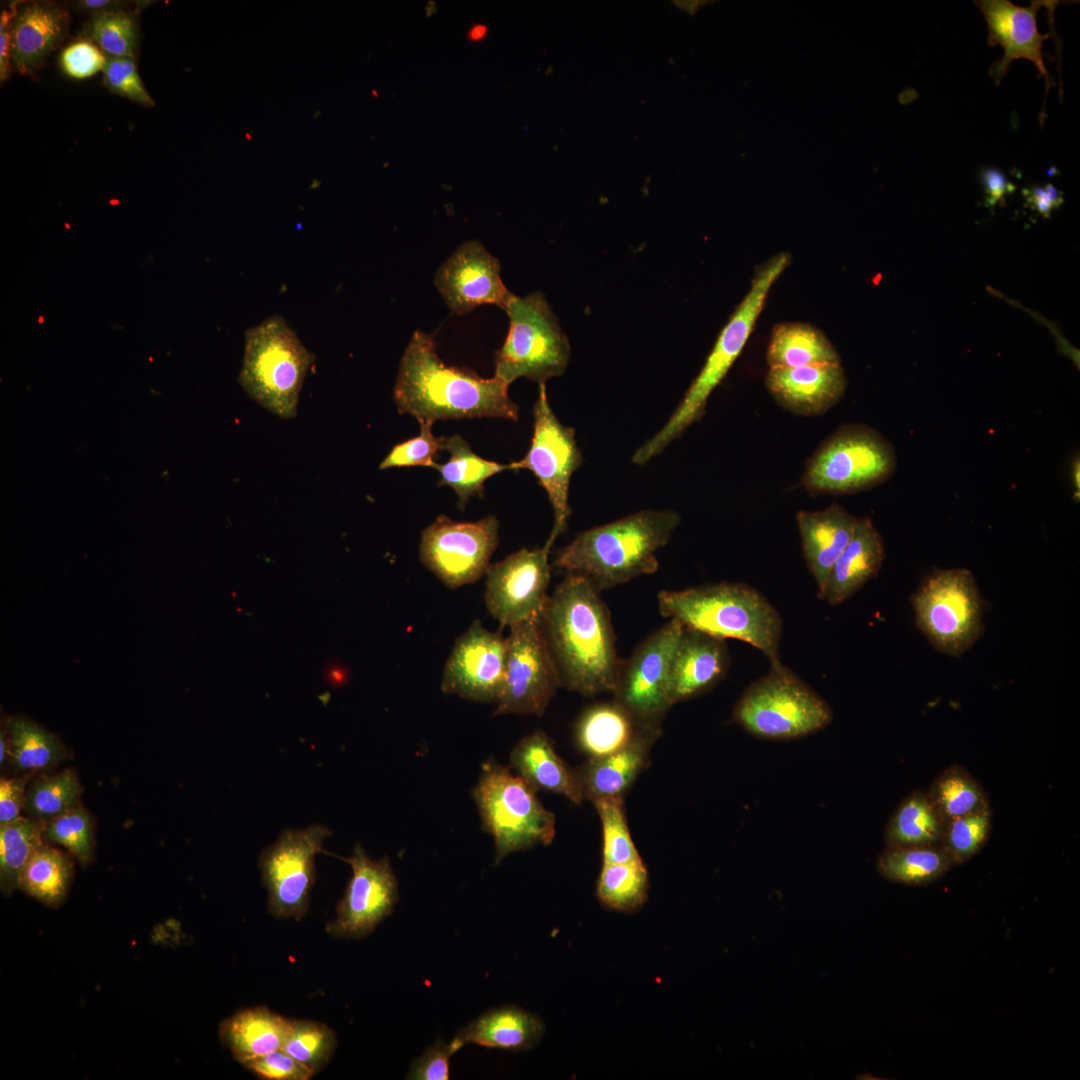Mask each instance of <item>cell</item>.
Wrapping results in <instances>:
<instances>
[{"mask_svg":"<svg viewBox=\"0 0 1080 1080\" xmlns=\"http://www.w3.org/2000/svg\"><path fill=\"white\" fill-rule=\"evenodd\" d=\"M540 625L562 687L583 695L613 692L621 659L595 586L567 574L549 595Z\"/></svg>","mask_w":1080,"mask_h":1080,"instance_id":"6da1fadb","label":"cell"},{"mask_svg":"<svg viewBox=\"0 0 1080 1080\" xmlns=\"http://www.w3.org/2000/svg\"><path fill=\"white\" fill-rule=\"evenodd\" d=\"M509 386L496 376L445 364L433 337L415 330L402 355L393 396L398 411L419 423L462 418L519 419Z\"/></svg>","mask_w":1080,"mask_h":1080,"instance_id":"7a4b0ae2","label":"cell"},{"mask_svg":"<svg viewBox=\"0 0 1080 1080\" xmlns=\"http://www.w3.org/2000/svg\"><path fill=\"white\" fill-rule=\"evenodd\" d=\"M681 521L672 510H643L579 533L551 567L581 576L599 591L658 569L656 551Z\"/></svg>","mask_w":1080,"mask_h":1080,"instance_id":"3957f363","label":"cell"},{"mask_svg":"<svg viewBox=\"0 0 1080 1080\" xmlns=\"http://www.w3.org/2000/svg\"><path fill=\"white\" fill-rule=\"evenodd\" d=\"M659 612L683 626L719 639H736L761 651L770 666L781 663L782 618L757 589L720 582L683 590H662Z\"/></svg>","mask_w":1080,"mask_h":1080,"instance_id":"277c9868","label":"cell"},{"mask_svg":"<svg viewBox=\"0 0 1080 1080\" xmlns=\"http://www.w3.org/2000/svg\"><path fill=\"white\" fill-rule=\"evenodd\" d=\"M789 262L790 255L783 252L757 267L748 292L721 330L700 372L666 424L634 452V464L643 465L659 455L703 416L709 396L744 349L771 288Z\"/></svg>","mask_w":1080,"mask_h":1080,"instance_id":"5b68a950","label":"cell"},{"mask_svg":"<svg viewBox=\"0 0 1080 1080\" xmlns=\"http://www.w3.org/2000/svg\"><path fill=\"white\" fill-rule=\"evenodd\" d=\"M315 357L279 315L245 332L238 381L261 407L283 419L297 414L299 395Z\"/></svg>","mask_w":1080,"mask_h":1080,"instance_id":"8992f818","label":"cell"},{"mask_svg":"<svg viewBox=\"0 0 1080 1080\" xmlns=\"http://www.w3.org/2000/svg\"><path fill=\"white\" fill-rule=\"evenodd\" d=\"M732 717L760 739L793 740L816 733L833 720L829 704L781 663L770 666L737 700Z\"/></svg>","mask_w":1080,"mask_h":1080,"instance_id":"52a82bcc","label":"cell"},{"mask_svg":"<svg viewBox=\"0 0 1080 1080\" xmlns=\"http://www.w3.org/2000/svg\"><path fill=\"white\" fill-rule=\"evenodd\" d=\"M472 796L494 840V865L516 851L552 842L554 814L542 806L535 789L508 768L486 761Z\"/></svg>","mask_w":1080,"mask_h":1080,"instance_id":"ba28073f","label":"cell"},{"mask_svg":"<svg viewBox=\"0 0 1080 1080\" xmlns=\"http://www.w3.org/2000/svg\"><path fill=\"white\" fill-rule=\"evenodd\" d=\"M896 464L894 447L877 430L845 424L808 459L801 485L812 494H853L885 482Z\"/></svg>","mask_w":1080,"mask_h":1080,"instance_id":"9c48e42d","label":"cell"},{"mask_svg":"<svg viewBox=\"0 0 1080 1080\" xmlns=\"http://www.w3.org/2000/svg\"><path fill=\"white\" fill-rule=\"evenodd\" d=\"M509 317L506 339L495 352V375L508 386L525 377L545 383L564 373L571 348L544 295H514L505 311Z\"/></svg>","mask_w":1080,"mask_h":1080,"instance_id":"30bf717a","label":"cell"},{"mask_svg":"<svg viewBox=\"0 0 1080 1080\" xmlns=\"http://www.w3.org/2000/svg\"><path fill=\"white\" fill-rule=\"evenodd\" d=\"M917 627L938 651L960 657L983 631V604L973 574L936 570L912 597Z\"/></svg>","mask_w":1080,"mask_h":1080,"instance_id":"8fae6325","label":"cell"},{"mask_svg":"<svg viewBox=\"0 0 1080 1080\" xmlns=\"http://www.w3.org/2000/svg\"><path fill=\"white\" fill-rule=\"evenodd\" d=\"M331 830L322 824L285 829L260 854L258 866L268 893L267 908L277 919L301 920L316 879L315 857Z\"/></svg>","mask_w":1080,"mask_h":1080,"instance_id":"7c38bea8","label":"cell"},{"mask_svg":"<svg viewBox=\"0 0 1080 1080\" xmlns=\"http://www.w3.org/2000/svg\"><path fill=\"white\" fill-rule=\"evenodd\" d=\"M534 427L531 445L519 461L509 463L510 470L528 469L547 492L554 513V524L545 547L551 549L565 530L571 514L569 485L574 471L582 463L575 430L563 425L551 410L545 383L539 384L534 404Z\"/></svg>","mask_w":1080,"mask_h":1080,"instance_id":"4fadbf2b","label":"cell"},{"mask_svg":"<svg viewBox=\"0 0 1080 1080\" xmlns=\"http://www.w3.org/2000/svg\"><path fill=\"white\" fill-rule=\"evenodd\" d=\"M683 625L670 620L647 636L625 660H621L613 693L642 726L659 728L672 706L668 680L672 655Z\"/></svg>","mask_w":1080,"mask_h":1080,"instance_id":"5bb4252c","label":"cell"},{"mask_svg":"<svg viewBox=\"0 0 1080 1080\" xmlns=\"http://www.w3.org/2000/svg\"><path fill=\"white\" fill-rule=\"evenodd\" d=\"M506 647L505 679L493 715L541 716L562 686L540 619L511 626Z\"/></svg>","mask_w":1080,"mask_h":1080,"instance_id":"9a60e30c","label":"cell"},{"mask_svg":"<svg viewBox=\"0 0 1080 1080\" xmlns=\"http://www.w3.org/2000/svg\"><path fill=\"white\" fill-rule=\"evenodd\" d=\"M498 530V520L492 515L475 522L440 515L422 532L420 559L449 588L474 583L486 574Z\"/></svg>","mask_w":1080,"mask_h":1080,"instance_id":"2e32d148","label":"cell"},{"mask_svg":"<svg viewBox=\"0 0 1080 1080\" xmlns=\"http://www.w3.org/2000/svg\"><path fill=\"white\" fill-rule=\"evenodd\" d=\"M339 858L351 866L352 876L326 931L336 939H361L392 914L398 882L389 859H371L359 843L351 856Z\"/></svg>","mask_w":1080,"mask_h":1080,"instance_id":"e0dca14e","label":"cell"},{"mask_svg":"<svg viewBox=\"0 0 1080 1080\" xmlns=\"http://www.w3.org/2000/svg\"><path fill=\"white\" fill-rule=\"evenodd\" d=\"M550 549L519 550L486 571L485 604L500 627L540 619L549 595Z\"/></svg>","mask_w":1080,"mask_h":1080,"instance_id":"ac0fdd59","label":"cell"},{"mask_svg":"<svg viewBox=\"0 0 1080 1080\" xmlns=\"http://www.w3.org/2000/svg\"><path fill=\"white\" fill-rule=\"evenodd\" d=\"M506 653V637L475 620L454 643L441 690L471 701L496 703L504 684Z\"/></svg>","mask_w":1080,"mask_h":1080,"instance_id":"d6986e66","label":"cell"},{"mask_svg":"<svg viewBox=\"0 0 1080 1080\" xmlns=\"http://www.w3.org/2000/svg\"><path fill=\"white\" fill-rule=\"evenodd\" d=\"M500 271V261L481 242L469 240L439 267L434 284L454 314H467L486 304L506 311L514 294Z\"/></svg>","mask_w":1080,"mask_h":1080,"instance_id":"ffe728a7","label":"cell"},{"mask_svg":"<svg viewBox=\"0 0 1080 1080\" xmlns=\"http://www.w3.org/2000/svg\"><path fill=\"white\" fill-rule=\"evenodd\" d=\"M1057 2L1033 0L1028 6H1017L1008 0L974 1L985 18L989 46L1001 45L1004 49L1003 56L993 62L989 70L996 85L1005 78L1012 61L1026 59L1036 66L1048 93L1053 80L1044 64L1042 46L1050 34L1039 33L1037 14L1041 8Z\"/></svg>","mask_w":1080,"mask_h":1080,"instance_id":"44dd1931","label":"cell"},{"mask_svg":"<svg viewBox=\"0 0 1080 1080\" xmlns=\"http://www.w3.org/2000/svg\"><path fill=\"white\" fill-rule=\"evenodd\" d=\"M765 385L775 401L799 416H820L843 397L847 379L841 362L769 368Z\"/></svg>","mask_w":1080,"mask_h":1080,"instance_id":"7402d4cb","label":"cell"},{"mask_svg":"<svg viewBox=\"0 0 1080 1080\" xmlns=\"http://www.w3.org/2000/svg\"><path fill=\"white\" fill-rule=\"evenodd\" d=\"M729 663L723 639L683 626L669 669L671 705L712 689L726 675Z\"/></svg>","mask_w":1080,"mask_h":1080,"instance_id":"603a6c76","label":"cell"},{"mask_svg":"<svg viewBox=\"0 0 1080 1080\" xmlns=\"http://www.w3.org/2000/svg\"><path fill=\"white\" fill-rule=\"evenodd\" d=\"M795 517L802 553L815 580L818 596L831 568L850 541L858 518L837 503L823 510H800Z\"/></svg>","mask_w":1080,"mask_h":1080,"instance_id":"cb8c5ba5","label":"cell"},{"mask_svg":"<svg viewBox=\"0 0 1080 1080\" xmlns=\"http://www.w3.org/2000/svg\"><path fill=\"white\" fill-rule=\"evenodd\" d=\"M884 558L881 534L869 517L858 518L818 598L832 606L842 604L878 574Z\"/></svg>","mask_w":1080,"mask_h":1080,"instance_id":"d4e9b609","label":"cell"},{"mask_svg":"<svg viewBox=\"0 0 1080 1080\" xmlns=\"http://www.w3.org/2000/svg\"><path fill=\"white\" fill-rule=\"evenodd\" d=\"M68 14L49 2L22 5L12 23L11 60L21 74L38 69L63 40Z\"/></svg>","mask_w":1080,"mask_h":1080,"instance_id":"484cf974","label":"cell"},{"mask_svg":"<svg viewBox=\"0 0 1080 1080\" xmlns=\"http://www.w3.org/2000/svg\"><path fill=\"white\" fill-rule=\"evenodd\" d=\"M544 1031V1024L536 1015L507 1005L484 1012L458 1030L449 1044L453 1053L467 1044L520 1052L536 1046Z\"/></svg>","mask_w":1080,"mask_h":1080,"instance_id":"4316f807","label":"cell"},{"mask_svg":"<svg viewBox=\"0 0 1080 1080\" xmlns=\"http://www.w3.org/2000/svg\"><path fill=\"white\" fill-rule=\"evenodd\" d=\"M660 729L642 727L622 749L591 760L577 771L583 795L592 802L623 797L648 762L649 750Z\"/></svg>","mask_w":1080,"mask_h":1080,"instance_id":"83f0119b","label":"cell"},{"mask_svg":"<svg viewBox=\"0 0 1080 1080\" xmlns=\"http://www.w3.org/2000/svg\"><path fill=\"white\" fill-rule=\"evenodd\" d=\"M510 765L535 790L563 795L575 804L584 798L577 771L561 759L552 740L543 731L522 738L510 754Z\"/></svg>","mask_w":1080,"mask_h":1080,"instance_id":"f1b7e54d","label":"cell"},{"mask_svg":"<svg viewBox=\"0 0 1080 1080\" xmlns=\"http://www.w3.org/2000/svg\"><path fill=\"white\" fill-rule=\"evenodd\" d=\"M289 1019L265 1006L248 1007L224 1019L219 1028L222 1044L240 1064L282 1049Z\"/></svg>","mask_w":1080,"mask_h":1080,"instance_id":"f546056e","label":"cell"},{"mask_svg":"<svg viewBox=\"0 0 1080 1080\" xmlns=\"http://www.w3.org/2000/svg\"><path fill=\"white\" fill-rule=\"evenodd\" d=\"M642 727L618 702L598 703L580 715L574 737L583 752L599 758L625 747Z\"/></svg>","mask_w":1080,"mask_h":1080,"instance_id":"4dcf8cb0","label":"cell"},{"mask_svg":"<svg viewBox=\"0 0 1080 1080\" xmlns=\"http://www.w3.org/2000/svg\"><path fill=\"white\" fill-rule=\"evenodd\" d=\"M769 368H796L838 363L840 355L818 328L802 322L777 324L766 351Z\"/></svg>","mask_w":1080,"mask_h":1080,"instance_id":"1f68e13d","label":"cell"},{"mask_svg":"<svg viewBox=\"0 0 1080 1080\" xmlns=\"http://www.w3.org/2000/svg\"><path fill=\"white\" fill-rule=\"evenodd\" d=\"M442 450L450 457L446 463H436L433 467L440 474L438 485L449 486L455 491L461 510L471 497L483 494L484 482L489 477L510 470L509 464L486 460L474 453L459 435L442 437Z\"/></svg>","mask_w":1080,"mask_h":1080,"instance_id":"d6a6232c","label":"cell"},{"mask_svg":"<svg viewBox=\"0 0 1080 1080\" xmlns=\"http://www.w3.org/2000/svg\"><path fill=\"white\" fill-rule=\"evenodd\" d=\"M945 822L926 791L915 790L897 806L884 830L888 847L940 845Z\"/></svg>","mask_w":1080,"mask_h":1080,"instance_id":"836d02e7","label":"cell"},{"mask_svg":"<svg viewBox=\"0 0 1080 1080\" xmlns=\"http://www.w3.org/2000/svg\"><path fill=\"white\" fill-rule=\"evenodd\" d=\"M953 866L940 845L886 847L876 867L881 876L907 886H926Z\"/></svg>","mask_w":1080,"mask_h":1080,"instance_id":"e575fe53","label":"cell"},{"mask_svg":"<svg viewBox=\"0 0 1080 1080\" xmlns=\"http://www.w3.org/2000/svg\"><path fill=\"white\" fill-rule=\"evenodd\" d=\"M72 874L71 859L42 843L23 868L18 889L42 904L55 908L65 900Z\"/></svg>","mask_w":1080,"mask_h":1080,"instance_id":"d590c367","label":"cell"},{"mask_svg":"<svg viewBox=\"0 0 1080 1080\" xmlns=\"http://www.w3.org/2000/svg\"><path fill=\"white\" fill-rule=\"evenodd\" d=\"M9 741V763L15 773H35L46 770L66 756L59 739L35 722L13 717L6 726Z\"/></svg>","mask_w":1080,"mask_h":1080,"instance_id":"8d00e7d4","label":"cell"},{"mask_svg":"<svg viewBox=\"0 0 1080 1080\" xmlns=\"http://www.w3.org/2000/svg\"><path fill=\"white\" fill-rule=\"evenodd\" d=\"M926 792L944 822L990 806L982 785L959 764L944 769Z\"/></svg>","mask_w":1080,"mask_h":1080,"instance_id":"74e56055","label":"cell"},{"mask_svg":"<svg viewBox=\"0 0 1080 1080\" xmlns=\"http://www.w3.org/2000/svg\"><path fill=\"white\" fill-rule=\"evenodd\" d=\"M44 823L20 816L0 824V886L4 894L10 895L18 889L23 868L43 843Z\"/></svg>","mask_w":1080,"mask_h":1080,"instance_id":"f35d334b","label":"cell"},{"mask_svg":"<svg viewBox=\"0 0 1080 1080\" xmlns=\"http://www.w3.org/2000/svg\"><path fill=\"white\" fill-rule=\"evenodd\" d=\"M648 889V872L643 861L603 864L597 883V895L605 907L633 913L646 902Z\"/></svg>","mask_w":1080,"mask_h":1080,"instance_id":"ab89813d","label":"cell"},{"mask_svg":"<svg viewBox=\"0 0 1080 1080\" xmlns=\"http://www.w3.org/2000/svg\"><path fill=\"white\" fill-rule=\"evenodd\" d=\"M82 788L75 771L67 768L55 775L35 777L27 787L23 811L47 822L76 807Z\"/></svg>","mask_w":1080,"mask_h":1080,"instance_id":"60d3db41","label":"cell"},{"mask_svg":"<svg viewBox=\"0 0 1080 1080\" xmlns=\"http://www.w3.org/2000/svg\"><path fill=\"white\" fill-rule=\"evenodd\" d=\"M336 1047L337 1036L328 1025L312 1020L289 1019L282 1049L314 1075L330 1062Z\"/></svg>","mask_w":1080,"mask_h":1080,"instance_id":"b9f144b4","label":"cell"},{"mask_svg":"<svg viewBox=\"0 0 1080 1080\" xmlns=\"http://www.w3.org/2000/svg\"><path fill=\"white\" fill-rule=\"evenodd\" d=\"M991 830L992 809L989 806L945 822L940 846L953 866L961 865L983 849Z\"/></svg>","mask_w":1080,"mask_h":1080,"instance_id":"7bdbcfd3","label":"cell"},{"mask_svg":"<svg viewBox=\"0 0 1080 1080\" xmlns=\"http://www.w3.org/2000/svg\"><path fill=\"white\" fill-rule=\"evenodd\" d=\"M86 35L106 56L135 57L138 29L129 13L116 10L94 13L86 26Z\"/></svg>","mask_w":1080,"mask_h":1080,"instance_id":"ee69618b","label":"cell"},{"mask_svg":"<svg viewBox=\"0 0 1080 1080\" xmlns=\"http://www.w3.org/2000/svg\"><path fill=\"white\" fill-rule=\"evenodd\" d=\"M593 804L603 827L604 864L641 862L627 826L623 797L600 798Z\"/></svg>","mask_w":1080,"mask_h":1080,"instance_id":"f6af8a7d","label":"cell"},{"mask_svg":"<svg viewBox=\"0 0 1080 1080\" xmlns=\"http://www.w3.org/2000/svg\"><path fill=\"white\" fill-rule=\"evenodd\" d=\"M44 837L68 849L82 864L93 855V824L90 815L76 807L44 823Z\"/></svg>","mask_w":1080,"mask_h":1080,"instance_id":"bcb514c9","label":"cell"},{"mask_svg":"<svg viewBox=\"0 0 1080 1080\" xmlns=\"http://www.w3.org/2000/svg\"><path fill=\"white\" fill-rule=\"evenodd\" d=\"M418 436L396 444L381 461L379 469L394 467H434L436 457L442 450V437L432 433V423L421 422Z\"/></svg>","mask_w":1080,"mask_h":1080,"instance_id":"7dc6e473","label":"cell"},{"mask_svg":"<svg viewBox=\"0 0 1080 1080\" xmlns=\"http://www.w3.org/2000/svg\"><path fill=\"white\" fill-rule=\"evenodd\" d=\"M103 75L104 84L112 93L147 107L155 105L138 74L135 58L107 56Z\"/></svg>","mask_w":1080,"mask_h":1080,"instance_id":"c3c4849f","label":"cell"},{"mask_svg":"<svg viewBox=\"0 0 1080 1080\" xmlns=\"http://www.w3.org/2000/svg\"><path fill=\"white\" fill-rule=\"evenodd\" d=\"M263 1080H308L314 1074L283 1049L249 1059L241 1064Z\"/></svg>","mask_w":1080,"mask_h":1080,"instance_id":"681fc988","label":"cell"},{"mask_svg":"<svg viewBox=\"0 0 1080 1080\" xmlns=\"http://www.w3.org/2000/svg\"><path fill=\"white\" fill-rule=\"evenodd\" d=\"M107 56L92 41L80 40L68 45L60 55V65L66 75L75 79L91 77L103 71Z\"/></svg>","mask_w":1080,"mask_h":1080,"instance_id":"f907efd6","label":"cell"},{"mask_svg":"<svg viewBox=\"0 0 1080 1080\" xmlns=\"http://www.w3.org/2000/svg\"><path fill=\"white\" fill-rule=\"evenodd\" d=\"M454 1053L450 1044L438 1038L432 1045L416 1058L411 1066L407 1079L410 1080H448L450 1078V1059Z\"/></svg>","mask_w":1080,"mask_h":1080,"instance_id":"816d5d0a","label":"cell"},{"mask_svg":"<svg viewBox=\"0 0 1080 1080\" xmlns=\"http://www.w3.org/2000/svg\"><path fill=\"white\" fill-rule=\"evenodd\" d=\"M35 773H25L18 777L0 780V824L9 823L18 817L24 809L27 784Z\"/></svg>","mask_w":1080,"mask_h":1080,"instance_id":"f5cc1de1","label":"cell"},{"mask_svg":"<svg viewBox=\"0 0 1080 1080\" xmlns=\"http://www.w3.org/2000/svg\"><path fill=\"white\" fill-rule=\"evenodd\" d=\"M1024 196L1028 205L1044 218H1048L1063 203L1060 192L1050 183L1027 188Z\"/></svg>","mask_w":1080,"mask_h":1080,"instance_id":"db71d44e","label":"cell"},{"mask_svg":"<svg viewBox=\"0 0 1080 1080\" xmlns=\"http://www.w3.org/2000/svg\"><path fill=\"white\" fill-rule=\"evenodd\" d=\"M980 179L986 195V202L990 206L1003 201L1005 196L1015 190V186L997 168L986 167L981 171Z\"/></svg>","mask_w":1080,"mask_h":1080,"instance_id":"11a10c76","label":"cell"},{"mask_svg":"<svg viewBox=\"0 0 1080 1080\" xmlns=\"http://www.w3.org/2000/svg\"><path fill=\"white\" fill-rule=\"evenodd\" d=\"M18 2L4 9L0 16V78L6 80L10 72L12 23L18 12Z\"/></svg>","mask_w":1080,"mask_h":1080,"instance_id":"9f6ffc18","label":"cell"},{"mask_svg":"<svg viewBox=\"0 0 1080 1080\" xmlns=\"http://www.w3.org/2000/svg\"><path fill=\"white\" fill-rule=\"evenodd\" d=\"M78 5L85 10L92 11L94 13L112 11L119 5L115 1L110 0H83L78 2Z\"/></svg>","mask_w":1080,"mask_h":1080,"instance_id":"6f0895ef","label":"cell"},{"mask_svg":"<svg viewBox=\"0 0 1080 1080\" xmlns=\"http://www.w3.org/2000/svg\"><path fill=\"white\" fill-rule=\"evenodd\" d=\"M9 762V741L7 730L2 729L0 735V765L3 769V765Z\"/></svg>","mask_w":1080,"mask_h":1080,"instance_id":"680465c9","label":"cell"},{"mask_svg":"<svg viewBox=\"0 0 1080 1080\" xmlns=\"http://www.w3.org/2000/svg\"><path fill=\"white\" fill-rule=\"evenodd\" d=\"M487 33L488 28L485 25L476 24L469 29L467 36L471 41H480L486 37Z\"/></svg>","mask_w":1080,"mask_h":1080,"instance_id":"91938a15","label":"cell"},{"mask_svg":"<svg viewBox=\"0 0 1080 1080\" xmlns=\"http://www.w3.org/2000/svg\"><path fill=\"white\" fill-rule=\"evenodd\" d=\"M706 1H689L681 2V8H683L689 14L696 13L701 7L705 5Z\"/></svg>","mask_w":1080,"mask_h":1080,"instance_id":"94428289","label":"cell"},{"mask_svg":"<svg viewBox=\"0 0 1080 1080\" xmlns=\"http://www.w3.org/2000/svg\"><path fill=\"white\" fill-rule=\"evenodd\" d=\"M1072 479H1073L1074 489L1077 488V492L1079 493V460H1078V458H1077V461L1074 460V462L1072 464Z\"/></svg>","mask_w":1080,"mask_h":1080,"instance_id":"6125c7cd","label":"cell"},{"mask_svg":"<svg viewBox=\"0 0 1080 1080\" xmlns=\"http://www.w3.org/2000/svg\"><path fill=\"white\" fill-rule=\"evenodd\" d=\"M246 137H247V138H248L249 140L251 139V137H250V135H249V134H246Z\"/></svg>","mask_w":1080,"mask_h":1080,"instance_id":"be15d7a7","label":"cell"}]
</instances>
